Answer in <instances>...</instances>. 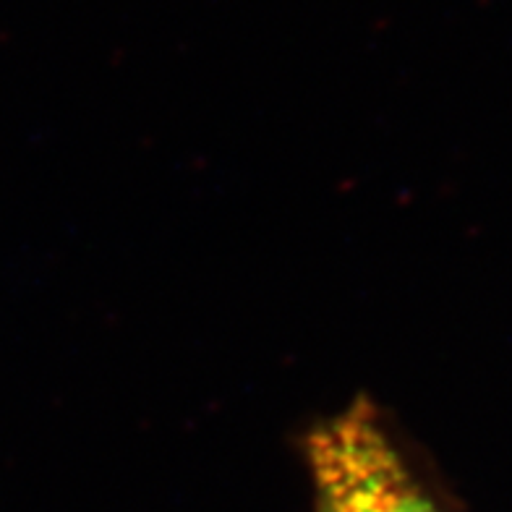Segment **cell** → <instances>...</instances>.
I'll return each instance as SVG.
<instances>
[{
  "instance_id": "1",
  "label": "cell",
  "mask_w": 512,
  "mask_h": 512,
  "mask_svg": "<svg viewBox=\"0 0 512 512\" xmlns=\"http://www.w3.org/2000/svg\"><path fill=\"white\" fill-rule=\"evenodd\" d=\"M317 512H442L416 479L369 400L306 437Z\"/></svg>"
}]
</instances>
